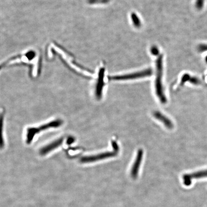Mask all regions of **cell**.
Instances as JSON below:
<instances>
[{
    "label": "cell",
    "mask_w": 207,
    "mask_h": 207,
    "mask_svg": "<svg viewBox=\"0 0 207 207\" xmlns=\"http://www.w3.org/2000/svg\"><path fill=\"white\" fill-rule=\"evenodd\" d=\"M152 54L156 56L155 67H156V78L155 80V88L157 97L161 102L166 104L167 98L164 93V87L162 85V76H163V56L160 54L159 50L156 47H153L151 49Z\"/></svg>",
    "instance_id": "1"
},
{
    "label": "cell",
    "mask_w": 207,
    "mask_h": 207,
    "mask_svg": "<svg viewBox=\"0 0 207 207\" xmlns=\"http://www.w3.org/2000/svg\"><path fill=\"white\" fill-rule=\"evenodd\" d=\"M152 74V70L148 69L143 70V71H139L137 72H133V73L109 77V79L110 80H115H115L116 81H125V80L136 79L146 77L150 76Z\"/></svg>",
    "instance_id": "4"
},
{
    "label": "cell",
    "mask_w": 207,
    "mask_h": 207,
    "mask_svg": "<svg viewBox=\"0 0 207 207\" xmlns=\"http://www.w3.org/2000/svg\"><path fill=\"white\" fill-rule=\"evenodd\" d=\"M207 177V169L198 171L194 173L186 174L183 177V182L185 185L189 186L190 185L193 179L201 178Z\"/></svg>",
    "instance_id": "7"
},
{
    "label": "cell",
    "mask_w": 207,
    "mask_h": 207,
    "mask_svg": "<svg viewBox=\"0 0 207 207\" xmlns=\"http://www.w3.org/2000/svg\"><path fill=\"white\" fill-rule=\"evenodd\" d=\"M197 49L201 53L207 51V44H200L197 47Z\"/></svg>",
    "instance_id": "12"
},
{
    "label": "cell",
    "mask_w": 207,
    "mask_h": 207,
    "mask_svg": "<svg viewBox=\"0 0 207 207\" xmlns=\"http://www.w3.org/2000/svg\"><path fill=\"white\" fill-rule=\"evenodd\" d=\"M143 149L139 150H138L135 162L131 170V176L133 179H136L137 178L139 171L143 160Z\"/></svg>",
    "instance_id": "8"
},
{
    "label": "cell",
    "mask_w": 207,
    "mask_h": 207,
    "mask_svg": "<svg viewBox=\"0 0 207 207\" xmlns=\"http://www.w3.org/2000/svg\"><path fill=\"white\" fill-rule=\"evenodd\" d=\"M63 141H64L63 138H60L43 146L39 150V154L41 155V156H45L50 152H53V150L58 148V147H60L62 144Z\"/></svg>",
    "instance_id": "6"
},
{
    "label": "cell",
    "mask_w": 207,
    "mask_h": 207,
    "mask_svg": "<svg viewBox=\"0 0 207 207\" xmlns=\"http://www.w3.org/2000/svg\"><path fill=\"white\" fill-rule=\"evenodd\" d=\"M63 121L61 119H57L37 127H29L27 128L25 134V142L26 144H30L33 141L34 137L38 133L49 129L59 128L63 124Z\"/></svg>",
    "instance_id": "2"
},
{
    "label": "cell",
    "mask_w": 207,
    "mask_h": 207,
    "mask_svg": "<svg viewBox=\"0 0 207 207\" xmlns=\"http://www.w3.org/2000/svg\"><path fill=\"white\" fill-rule=\"evenodd\" d=\"M4 113L0 114V149L5 146V142L3 138V126L4 120Z\"/></svg>",
    "instance_id": "10"
},
{
    "label": "cell",
    "mask_w": 207,
    "mask_h": 207,
    "mask_svg": "<svg viewBox=\"0 0 207 207\" xmlns=\"http://www.w3.org/2000/svg\"><path fill=\"white\" fill-rule=\"evenodd\" d=\"M132 17L133 18H132V21H133V24H134L135 25H139V23H140V20L138 18V17H137L136 15L135 14H133L132 15Z\"/></svg>",
    "instance_id": "13"
},
{
    "label": "cell",
    "mask_w": 207,
    "mask_h": 207,
    "mask_svg": "<svg viewBox=\"0 0 207 207\" xmlns=\"http://www.w3.org/2000/svg\"><path fill=\"white\" fill-rule=\"evenodd\" d=\"M112 146L114 149V150L112 152H106L96 155L84 156L81 158L80 162L83 164H86L114 157L119 152V146L116 142H112Z\"/></svg>",
    "instance_id": "3"
},
{
    "label": "cell",
    "mask_w": 207,
    "mask_h": 207,
    "mask_svg": "<svg viewBox=\"0 0 207 207\" xmlns=\"http://www.w3.org/2000/svg\"><path fill=\"white\" fill-rule=\"evenodd\" d=\"M205 60H206V62L207 63V56L206 57V58H205Z\"/></svg>",
    "instance_id": "14"
},
{
    "label": "cell",
    "mask_w": 207,
    "mask_h": 207,
    "mask_svg": "<svg viewBox=\"0 0 207 207\" xmlns=\"http://www.w3.org/2000/svg\"><path fill=\"white\" fill-rule=\"evenodd\" d=\"M204 0H197L196 2V6L198 10L202 9L204 6Z\"/></svg>",
    "instance_id": "11"
},
{
    "label": "cell",
    "mask_w": 207,
    "mask_h": 207,
    "mask_svg": "<svg viewBox=\"0 0 207 207\" xmlns=\"http://www.w3.org/2000/svg\"><path fill=\"white\" fill-rule=\"evenodd\" d=\"M153 115L155 119L162 122V123L164 124V125L167 128L169 129H172L173 128L174 125L172 122L167 117H166L164 114H162V113L160 112L159 111H155V112H154Z\"/></svg>",
    "instance_id": "9"
},
{
    "label": "cell",
    "mask_w": 207,
    "mask_h": 207,
    "mask_svg": "<svg viewBox=\"0 0 207 207\" xmlns=\"http://www.w3.org/2000/svg\"><path fill=\"white\" fill-rule=\"evenodd\" d=\"M105 74V68L104 67L99 69L98 79L96 85L95 95L97 99H100L102 96L103 90L104 86V77Z\"/></svg>",
    "instance_id": "5"
}]
</instances>
